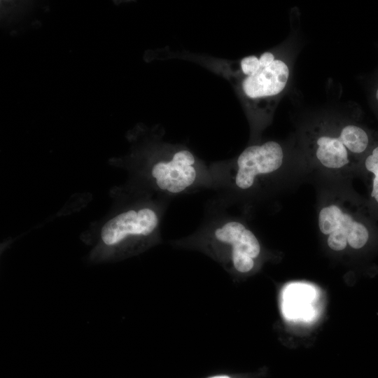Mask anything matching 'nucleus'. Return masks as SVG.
I'll return each mask as SVG.
<instances>
[{"label":"nucleus","instance_id":"f257e3e1","mask_svg":"<svg viewBox=\"0 0 378 378\" xmlns=\"http://www.w3.org/2000/svg\"><path fill=\"white\" fill-rule=\"evenodd\" d=\"M377 135L356 121L342 118H321L306 125L298 146L310 181L351 183Z\"/></svg>","mask_w":378,"mask_h":378},{"label":"nucleus","instance_id":"f03ea898","mask_svg":"<svg viewBox=\"0 0 378 378\" xmlns=\"http://www.w3.org/2000/svg\"><path fill=\"white\" fill-rule=\"evenodd\" d=\"M315 185L317 229L330 250L358 251L378 241V217L351 183Z\"/></svg>","mask_w":378,"mask_h":378},{"label":"nucleus","instance_id":"7ed1b4c3","mask_svg":"<svg viewBox=\"0 0 378 378\" xmlns=\"http://www.w3.org/2000/svg\"><path fill=\"white\" fill-rule=\"evenodd\" d=\"M234 184L253 190L260 181L276 178L292 188L310 181V172L299 146L289 149L276 141L251 145L239 155Z\"/></svg>","mask_w":378,"mask_h":378},{"label":"nucleus","instance_id":"20e7f679","mask_svg":"<svg viewBox=\"0 0 378 378\" xmlns=\"http://www.w3.org/2000/svg\"><path fill=\"white\" fill-rule=\"evenodd\" d=\"M238 70L241 94L251 106L260 111L274 108L290 75L287 62L270 51L242 58Z\"/></svg>","mask_w":378,"mask_h":378},{"label":"nucleus","instance_id":"39448f33","mask_svg":"<svg viewBox=\"0 0 378 378\" xmlns=\"http://www.w3.org/2000/svg\"><path fill=\"white\" fill-rule=\"evenodd\" d=\"M216 238L232 248V262L239 272L251 271L254 267V260L261 251L260 242L254 233L239 221H229L217 228Z\"/></svg>","mask_w":378,"mask_h":378},{"label":"nucleus","instance_id":"423d86ee","mask_svg":"<svg viewBox=\"0 0 378 378\" xmlns=\"http://www.w3.org/2000/svg\"><path fill=\"white\" fill-rule=\"evenodd\" d=\"M195 157L188 150L176 152L167 162H159L152 169V175L161 190L172 194L181 192L195 181Z\"/></svg>","mask_w":378,"mask_h":378},{"label":"nucleus","instance_id":"0eeeda50","mask_svg":"<svg viewBox=\"0 0 378 378\" xmlns=\"http://www.w3.org/2000/svg\"><path fill=\"white\" fill-rule=\"evenodd\" d=\"M158 218L153 210L145 208L138 211L130 210L122 213L102 227L101 237L107 246H113L130 235L147 236L154 231Z\"/></svg>","mask_w":378,"mask_h":378},{"label":"nucleus","instance_id":"6e6552de","mask_svg":"<svg viewBox=\"0 0 378 378\" xmlns=\"http://www.w3.org/2000/svg\"><path fill=\"white\" fill-rule=\"evenodd\" d=\"M358 178H362L366 184L367 200L378 217V135L361 161Z\"/></svg>","mask_w":378,"mask_h":378},{"label":"nucleus","instance_id":"1a4fd4ad","mask_svg":"<svg viewBox=\"0 0 378 378\" xmlns=\"http://www.w3.org/2000/svg\"><path fill=\"white\" fill-rule=\"evenodd\" d=\"M374 100L378 105V85L376 88L375 91H374Z\"/></svg>","mask_w":378,"mask_h":378},{"label":"nucleus","instance_id":"9d476101","mask_svg":"<svg viewBox=\"0 0 378 378\" xmlns=\"http://www.w3.org/2000/svg\"><path fill=\"white\" fill-rule=\"evenodd\" d=\"M211 378H230V377L227 376H216Z\"/></svg>","mask_w":378,"mask_h":378}]
</instances>
